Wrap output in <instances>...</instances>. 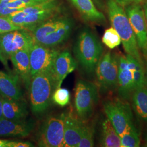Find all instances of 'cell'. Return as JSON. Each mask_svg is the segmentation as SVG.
<instances>
[{
  "label": "cell",
  "mask_w": 147,
  "mask_h": 147,
  "mask_svg": "<svg viewBox=\"0 0 147 147\" xmlns=\"http://www.w3.org/2000/svg\"><path fill=\"white\" fill-rule=\"evenodd\" d=\"M73 50L76 62L84 73L88 75L95 74L104 49L94 33L88 28L82 29L76 38Z\"/></svg>",
  "instance_id": "cell-1"
},
{
  "label": "cell",
  "mask_w": 147,
  "mask_h": 147,
  "mask_svg": "<svg viewBox=\"0 0 147 147\" xmlns=\"http://www.w3.org/2000/svg\"><path fill=\"white\" fill-rule=\"evenodd\" d=\"M74 27V22L71 19L55 16L37 25L31 32L35 42L55 47L68 39Z\"/></svg>",
  "instance_id": "cell-2"
},
{
  "label": "cell",
  "mask_w": 147,
  "mask_h": 147,
  "mask_svg": "<svg viewBox=\"0 0 147 147\" xmlns=\"http://www.w3.org/2000/svg\"><path fill=\"white\" fill-rule=\"evenodd\" d=\"M106 5L111 25L120 36L126 54L143 64L136 37L125 11L114 0H107Z\"/></svg>",
  "instance_id": "cell-3"
},
{
  "label": "cell",
  "mask_w": 147,
  "mask_h": 147,
  "mask_svg": "<svg viewBox=\"0 0 147 147\" xmlns=\"http://www.w3.org/2000/svg\"><path fill=\"white\" fill-rule=\"evenodd\" d=\"M57 88L51 71L37 74L32 79L30 84V102L33 115L41 118L46 114L52 100V96Z\"/></svg>",
  "instance_id": "cell-4"
},
{
  "label": "cell",
  "mask_w": 147,
  "mask_h": 147,
  "mask_svg": "<svg viewBox=\"0 0 147 147\" xmlns=\"http://www.w3.org/2000/svg\"><path fill=\"white\" fill-rule=\"evenodd\" d=\"M59 0H47L7 17L14 25L31 31L37 25L56 16L59 10Z\"/></svg>",
  "instance_id": "cell-5"
},
{
  "label": "cell",
  "mask_w": 147,
  "mask_h": 147,
  "mask_svg": "<svg viewBox=\"0 0 147 147\" xmlns=\"http://www.w3.org/2000/svg\"><path fill=\"white\" fill-rule=\"evenodd\" d=\"M99 101V90L96 84L84 80H79L75 88L74 106L76 115L86 122L93 115Z\"/></svg>",
  "instance_id": "cell-6"
},
{
  "label": "cell",
  "mask_w": 147,
  "mask_h": 147,
  "mask_svg": "<svg viewBox=\"0 0 147 147\" xmlns=\"http://www.w3.org/2000/svg\"><path fill=\"white\" fill-rule=\"evenodd\" d=\"M103 108L107 118L119 136L135 128L131 106L125 100L121 99L106 100L103 103Z\"/></svg>",
  "instance_id": "cell-7"
},
{
  "label": "cell",
  "mask_w": 147,
  "mask_h": 147,
  "mask_svg": "<svg viewBox=\"0 0 147 147\" xmlns=\"http://www.w3.org/2000/svg\"><path fill=\"white\" fill-rule=\"evenodd\" d=\"M65 113L48 116L43 121L37 132L39 147H63Z\"/></svg>",
  "instance_id": "cell-8"
},
{
  "label": "cell",
  "mask_w": 147,
  "mask_h": 147,
  "mask_svg": "<svg viewBox=\"0 0 147 147\" xmlns=\"http://www.w3.org/2000/svg\"><path fill=\"white\" fill-rule=\"evenodd\" d=\"M119 56L108 51L102 55L95 69L96 80L104 92L117 88Z\"/></svg>",
  "instance_id": "cell-9"
},
{
  "label": "cell",
  "mask_w": 147,
  "mask_h": 147,
  "mask_svg": "<svg viewBox=\"0 0 147 147\" xmlns=\"http://www.w3.org/2000/svg\"><path fill=\"white\" fill-rule=\"evenodd\" d=\"M34 43L32 32L27 29L0 34V49L7 59L18 51L30 49Z\"/></svg>",
  "instance_id": "cell-10"
},
{
  "label": "cell",
  "mask_w": 147,
  "mask_h": 147,
  "mask_svg": "<svg viewBox=\"0 0 147 147\" xmlns=\"http://www.w3.org/2000/svg\"><path fill=\"white\" fill-rule=\"evenodd\" d=\"M61 51L35 42L30 49L32 79L37 74L51 71L55 60Z\"/></svg>",
  "instance_id": "cell-11"
},
{
  "label": "cell",
  "mask_w": 147,
  "mask_h": 147,
  "mask_svg": "<svg viewBox=\"0 0 147 147\" xmlns=\"http://www.w3.org/2000/svg\"><path fill=\"white\" fill-rule=\"evenodd\" d=\"M125 7L139 50L147 59V22L143 7L139 3L132 4Z\"/></svg>",
  "instance_id": "cell-12"
},
{
  "label": "cell",
  "mask_w": 147,
  "mask_h": 147,
  "mask_svg": "<svg viewBox=\"0 0 147 147\" xmlns=\"http://www.w3.org/2000/svg\"><path fill=\"white\" fill-rule=\"evenodd\" d=\"M132 57L127 54L119 56L117 89L118 95L123 100H129L135 91L132 66Z\"/></svg>",
  "instance_id": "cell-13"
},
{
  "label": "cell",
  "mask_w": 147,
  "mask_h": 147,
  "mask_svg": "<svg viewBox=\"0 0 147 147\" xmlns=\"http://www.w3.org/2000/svg\"><path fill=\"white\" fill-rule=\"evenodd\" d=\"M35 121L32 119L12 121L3 118L0 120V137H25L34 131Z\"/></svg>",
  "instance_id": "cell-14"
},
{
  "label": "cell",
  "mask_w": 147,
  "mask_h": 147,
  "mask_svg": "<svg viewBox=\"0 0 147 147\" xmlns=\"http://www.w3.org/2000/svg\"><path fill=\"white\" fill-rule=\"evenodd\" d=\"M78 63L68 50L60 52L55 60L51 73L57 88L61 87L63 80L76 69Z\"/></svg>",
  "instance_id": "cell-15"
},
{
  "label": "cell",
  "mask_w": 147,
  "mask_h": 147,
  "mask_svg": "<svg viewBox=\"0 0 147 147\" xmlns=\"http://www.w3.org/2000/svg\"><path fill=\"white\" fill-rule=\"evenodd\" d=\"M86 122L71 112L65 113L63 147H78Z\"/></svg>",
  "instance_id": "cell-16"
},
{
  "label": "cell",
  "mask_w": 147,
  "mask_h": 147,
  "mask_svg": "<svg viewBox=\"0 0 147 147\" xmlns=\"http://www.w3.org/2000/svg\"><path fill=\"white\" fill-rule=\"evenodd\" d=\"M9 59L18 76L27 90H29L31 82V70L30 49H24L11 55Z\"/></svg>",
  "instance_id": "cell-17"
},
{
  "label": "cell",
  "mask_w": 147,
  "mask_h": 147,
  "mask_svg": "<svg viewBox=\"0 0 147 147\" xmlns=\"http://www.w3.org/2000/svg\"><path fill=\"white\" fill-rule=\"evenodd\" d=\"M20 79L16 75L0 70V95L2 97L16 100L24 99L19 84Z\"/></svg>",
  "instance_id": "cell-18"
},
{
  "label": "cell",
  "mask_w": 147,
  "mask_h": 147,
  "mask_svg": "<svg viewBox=\"0 0 147 147\" xmlns=\"http://www.w3.org/2000/svg\"><path fill=\"white\" fill-rule=\"evenodd\" d=\"M2 100L3 118L12 121L27 119L29 111L24 99L16 100L2 97Z\"/></svg>",
  "instance_id": "cell-19"
},
{
  "label": "cell",
  "mask_w": 147,
  "mask_h": 147,
  "mask_svg": "<svg viewBox=\"0 0 147 147\" xmlns=\"http://www.w3.org/2000/svg\"><path fill=\"white\" fill-rule=\"evenodd\" d=\"M74 7L86 21L95 23H104V14L95 6L92 0H70Z\"/></svg>",
  "instance_id": "cell-20"
},
{
  "label": "cell",
  "mask_w": 147,
  "mask_h": 147,
  "mask_svg": "<svg viewBox=\"0 0 147 147\" xmlns=\"http://www.w3.org/2000/svg\"><path fill=\"white\" fill-rule=\"evenodd\" d=\"M100 144L101 147H121V137L107 118L101 124Z\"/></svg>",
  "instance_id": "cell-21"
},
{
  "label": "cell",
  "mask_w": 147,
  "mask_h": 147,
  "mask_svg": "<svg viewBox=\"0 0 147 147\" xmlns=\"http://www.w3.org/2000/svg\"><path fill=\"white\" fill-rule=\"evenodd\" d=\"M47 0H0V16H7Z\"/></svg>",
  "instance_id": "cell-22"
},
{
  "label": "cell",
  "mask_w": 147,
  "mask_h": 147,
  "mask_svg": "<svg viewBox=\"0 0 147 147\" xmlns=\"http://www.w3.org/2000/svg\"><path fill=\"white\" fill-rule=\"evenodd\" d=\"M132 107L138 119L147 122V88L136 89L132 95Z\"/></svg>",
  "instance_id": "cell-23"
},
{
  "label": "cell",
  "mask_w": 147,
  "mask_h": 147,
  "mask_svg": "<svg viewBox=\"0 0 147 147\" xmlns=\"http://www.w3.org/2000/svg\"><path fill=\"white\" fill-rule=\"evenodd\" d=\"M132 66L135 90L142 87H146L147 81L143 64L140 62L136 58L132 57Z\"/></svg>",
  "instance_id": "cell-24"
},
{
  "label": "cell",
  "mask_w": 147,
  "mask_h": 147,
  "mask_svg": "<svg viewBox=\"0 0 147 147\" xmlns=\"http://www.w3.org/2000/svg\"><path fill=\"white\" fill-rule=\"evenodd\" d=\"M120 137L121 147H138L140 146V135L136 127L124 133Z\"/></svg>",
  "instance_id": "cell-25"
},
{
  "label": "cell",
  "mask_w": 147,
  "mask_h": 147,
  "mask_svg": "<svg viewBox=\"0 0 147 147\" xmlns=\"http://www.w3.org/2000/svg\"><path fill=\"white\" fill-rule=\"evenodd\" d=\"M102 42L110 49H115L121 43L120 36L112 27L105 30L102 38Z\"/></svg>",
  "instance_id": "cell-26"
},
{
  "label": "cell",
  "mask_w": 147,
  "mask_h": 147,
  "mask_svg": "<svg viewBox=\"0 0 147 147\" xmlns=\"http://www.w3.org/2000/svg\"><path fill=\"white\" fill-rule=\"evenodd\" d=\"M94 127L84 124L80 141L78 147H92L94 146Z\"/></svg>",
  "instance_id": "cell-27"
},
{
  "label": "cell",
  "mask_w": 147,
  "mask_h": 147,
  "mask_svg": "<svg viewBox=\"0 0 147 147\" xmlns=\"http://www.w3.org/2000/svg\"><path fill=\"white\" fill-rule=\"evenodd\" d=\"M70 99V95L68 90L61 87L55 90L52 96V100L53 102L62 107L68 105Z\"/></svg>",
  "instance_id": "cell-28"
},
{
  "label": "cell",
  "mask_w": 147,
  "mask_h": 147,
  "mask_svg": "<svg viewBox=\"0 0 147 147\" xmlns=\"http://www.w3.org/2000/svg\"><path fill=\"white\" fill-rule=\"evenodd\" d=\"M21 29H25L14 25L7 16H0V34Z\"/></svg>",
  "instance_id": "cell-29"
},
{
  "label": "cell",
  "mask_w": 147,
  "mask_h": 147,
  "mask_svg": "<svg viewBox=\"0 0 147 147\" xmlns=\"http://www.w3.org/2000/svg\"><path fill=\"white\" fill-rule=\"evenodd\" d=\"M34 144L29 141L8 140L7 147H32Z\"/></svg>",
  "instance_id": "cell-30"
},
{
  "label": "cell",
  "mask_w": 147,
  "mask_h": 147,
  "mask_svg": "<svg viewBox=\"0 0 147 147\" xmlns=\"http://www.w3.org/2000/svg\"><path fill=\"white\" fill-rule=\"evenodd\" d=\"M116 2L122 7H126L135 3H140L144 0H114Z\"/></svg>",
  "instance_id": "cell-31"
},
{
  "label": "cell",
  "mask_w": 147,
  "mask_h": 147,
  "mask_svg": "<svg viewBox=\"0 0 147 147\" xmlns=\"http://www.w3.org/2000/svg\"><path fill=\"white\" fill-rule=\"evenodd\" d=\"M0 62L3 64V65L8 70H9L8 64V59L5 58V56L3 55L1 49H0Z\"/></svg>",
  "instance_id": "cell-32"
},
{
  "label": "cell",
  "mask_w": 147,
  "mask_h": 147,
  "mask_svg": "<svg viewBox=\"0 0 147 147\" xmlns=\"http://www.w3.org/2000/svg\"><path fill=\"white\" fill-rule=\"evenodd\" d=\"M3 118V109H2V96L0 95V120Z\"/></svg>",
  "instance_id": "cell-33"
},
{
  "label": "cell",
  "mask_w": 147,
  "mask_h": 147,
  "mask_svg": "<svg viewBox=\"0 0 147 147\" xmlns=\"http://www.w3.org/2000/svg\"><path fill=\"white\" fill-rule=\"evenodd\" d=\"M142 7H143V11H144V13L147 25V1L144 2V3L143 4Z\"/></svg>",
  "instance_id": "cell-34"
},
{
  "label": "cell",
  "mask_w": 147,
  "mask_h": 147,
  "mask_svg": "<svg viewBox=\"0 0 147 147\" xmlns=\"http://www.w3.org/2000/svg\"><path fill=\"white\" fill-rule=\"evenodd\" d=\"M8 140L0 139V147H7Z\"/></svg>",
  "instance_id": "cell-35"
},
{
  "label": "cell",
  "mask_w": 147,
  "mask_h": 147,
  "mask_svg": "<svg viewBox=\"0 0 147 147\" xmlns=\"http://www.w3.org/2000/svg\"><path fill=\"white\" fill-rule=\"evenodd\" d=\"M145 141H146V146H147V131L146 135V138H145Z\"/></svg>",
  "instance_id": "cell-36"
},
{
  "label": "cell",
  "mask_w": 147,
  "mask_h": 147,
  "mask_svg": "<svg viewBox=\"0 0 147 147\" xmlns=\"http://www.w3.org/2000/svg\"><path fill=\"white\" fill-rule=\"evenodd\" d=\"M146 73H147V71H146Z\"/></svg>",
  "instance_id": "cell-37"
}]
</instances>
